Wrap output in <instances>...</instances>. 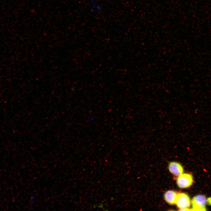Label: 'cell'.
<instances>
[{"label": "cell", "mask_w": 211, "mask_h": 211, "mask_svg": "<svg viewBox=\"0 0 211 211\" xmlns=\"http://www.w3.org/2000/svg\"><path fill=\"white\" fill-rule=\"evenodd\" d=\"M207 200L203 195H198L194 197L191 201L192 208L191 210H206L205 207Z\"/></svg>", "instance_id": "obj_1"}, {"label": "cell", "mask_w": 211, "mask_h": 211, "mask_svg": "<svg viewBox=\"0 0 211 211\" xmlns=\"http://www.w3.org/2000/svg\"><path fill=\"white\" fill-rule=\"evenodd\" d=\"M178 194L176 191L173 190H168L164 194V199L169 204H176Z\"/></svg>", "instance_id": "obj_5"}, {"label": "cell", "mask_w": 211, "mask_h": 211, "mask_svg": "<svg viewBox=\"0 0 211 211\" xmlns=\"http://www.w3.org/2000/svg\"><path fill=\"white\" fill-rule=\"evenodd\" d=\"M168 168L170 173L175 176H178L183 173V169L182 166L179 163L176 162H170Z\"/></svg>", "instance_id": "obj_4"}, {"label": "cell", "mask_w": 211, "mask_h": 211, "mask_svg": "<svg viewBox=\"0 0 211 211\" xmlns=\"http://www.w3.org/2000/svg\"><path fill=\"white\" fill-rule=\"evenodd\" d=\"M207 201L209 204L211 205V198H210L208 199Z\"/></svg>", "instance_id": "obj_6"}, {"label": "cell", "mask_w": 211, "mask_h": 211, "mask_svg": "<svg viewBox=\"0 0 211 211\" xmlns=\"http://www.w3.org/2000/svg\"><path fill=\"white\" fill-rule=\"evenodd\" d=\"M176 204L180 210L188 208L190 204V199L186 193H181L178 194Z\"/></svg>", "instance_id": "obj_3"}, {"label": "cell", "mask_w": 211, "mask_h": 211, "mask_svg": "<svg viewBox=\"0 0 211 211\" xmlns=\"http://www.w3.org/2000/svg\"><path fill=\"white\" fill-rule=\"evenodd\" d=\"M193 178L189 173H182L178 176L176 180L177 184L178 187L185 188L190 187L193 184Z\"/></svg>", "instance_id": "obj_2"}]
</instances>
